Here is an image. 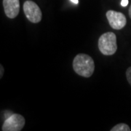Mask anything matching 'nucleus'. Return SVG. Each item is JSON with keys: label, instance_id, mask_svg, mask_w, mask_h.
<instances>
[{"label": "nucleus", "instance_id": "obj_1", "mask_svg": "<svg viewBox=\"0 0 131 131\" xmlns=\"http://www.w3.org/2000/svg\"><path fill=\"white\" fill-rule=\"evenodd\" d=\"M73 69L78 75L87 78L90 77L95 70L93 59L87 54L80 53L74 58Z\"/></svg>", "mask_w": 131, "mask_h": 131}, {"label": "nucleus", "instance_id": "obj_2", "mask_svg": "<svg viewBox=\"0 0 131 131\" xmlns=\"http://www.w3.org/2000/svg\"><path fill=\"white\" fill-rule=\"evenodd\" d=\"M98 48L105 56H112L117 50V37L113 32L103 34L98 39Z\"/></svg>", "mask_w": 131, "mask_h": 131}, {"label": "nucleus", "instance_id": "obj_3", "mask_svg": "<svg viewBox=\"0 0 131 131\" xmlns=\"http://www.w3.org/2000/svg\"><path fill=\"white\" fill-rule=\"evenodd\" d=\"M24 12L27 19L33 24H37L42 20V11L39 7L33 1L28 0L24 2Z\"/></svg>", "mask_w": 131, "mask_h": 131}, {"label": "nucleus", "instance_id": "obj_4", "mask_svg": "<svg viewBox=\"0 0 131 131\" xmlns=\"http://www.w3.org/2000/svg\"><path fill=\"white\" fill-rule=\"evenodd\" d=\"M25 123V118L22 115L13 114L5 119L2 130L3 131H20L24 128Z\"/></svg>", "mask_w": 131, "mask_h": 131}, {"label": "nucleus", "instance_id": "obj_5", "mask_svg": "<svg viewBox=\"0 0 131 131\" xmlns=\"http://www.w3.org/2000/svg\"><path fill=\"white\" fill-rule=\"evenodd\" d=\"M106 15L109 25L113 29L120 30L126 26V17L122 13L114 10H108Z\"/></svg>", "mask_w": 131, "mask_h": 131}, {"label": "nucleus", "instance_id": "obj_6", "mask_svg": "<svg viewBox=\"0 0 131 131\" xmlns=\"http://www.w3.org/2000/svg\"><path fill=\"white\" fill-rule=\"evenodd\" d=\"M3 7L7 17L15 18L20 11V2L19 0H3Z\"/></svg>", "mask_w": 131, "mask_h": 131}, {"label": "nucleus", "instance_id": "obj_7", "mask_svg": "<svg viewBox=\"0 0 131 131\" xmlns=\"http://www.w3.org/2000/svg\"><path fill=\"white\" fill-rule=\"evenodd\" d=\"M131 129L125 123H119L112 127L111 131H130Z\"/></svg>", "mask_w": 131, "mask_h": 131}, {"label": "nucleus", "instance_id": "obj_8", "mask_svg": "<svg viewBox=\"0 0 131 131\" xmlns=\"http://www.w3.org/2000/svg\"><path fill=\"white\" fill-rule=\"evenodd\" d=\"M126 78L127 81H128V82H129V84H130L131 86V66L130 67H129L126 71Z\"/></svg>", "mask_w": 131, "mask_h": 131}, {"label": "nucleus", "instance_id": "obj_9", "mask_svg": "<svg viewBox=\"0 0 131 131\" xmlns=\"http://www.w3.org/2000/svg\"><path fill=\"white\" fill-rule=\"evenodd\" d=\"M128 5V0H122L121 1V5L122 7H127Z\"/></svg>", "mask_w": 131, "mask_h": 131}, {"label": "nucleus", "instance_id": "obj_10", "mask_svg": "<svg viewBox=\"0 0 131 131\" xmlns=\"http://www.w3.org/2000/svg\"><path fill=\"white\" fill-rule=\"evenodd\" d=\"M3 74H4V68L2 65H0V78H2Z\"/></svg>", "mask_w": 131, "mask_h": 131}, {"label": "nucleus", "instance_id": "obj_11", "mask_svg": "<svg viewBox=\"0 0 131 131\" xmlns=\"http://www.w3.org/2000/svg\"><path fill=\"white\" fill-rule=\"evenodd\" d=\"M71 2H73L75 5H77L79 3V0H70Z\"/></svg>", "mask_w": 131, "mask_h": 131}, {"label": "nucleus", "instance_id": "obj_12", "mask_svg": "<svg viewBox=\"0 0 131 131\" xmlns=\"http://www.w3.org/2000/svg\"><path fill=\"white\" fill-rule=\"evenodd\" d=\"M129 16H130V18H131V5L130 7V8H129Z\"/></svg>", "mask_w": 131, "mask_h": 131}]
</instances>
